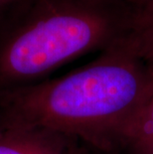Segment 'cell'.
<instances>
[{
  "instance_id": "cell-1",
  "label": "cell",
  "mask_w": 153,
  "mask_h": 154,
  "mask_svg": "<svg viewBox=\"0 0 153 154\" xmlns=\"http://www.w3.org/2000/svg\"><path fill=\"white\" fill-rule=\"evenodd\" d=\"M153 94V73L122 39L71 73L0 93V128L26 127L120 154L129 125Z\"/></svg>"
},
{
  "instance_id": "cell-2",
  "label": "cell",
  "mask_w": 153,
  "mask_h": 154,
  "mask_svg": "<svg viewBox=\"0 0 153 154\" xmlns=\"http://www.w3.org/2000/svg\"><path fill=\"white\" fill-rule=\"evenodd\" d=\"M132 10L128 0H33L0 27V93L103 51L128 32Z\"/></svg>"
},
{
  "instance_id": "cell-3",
  "label": "cell",
  "mask_w": 153,
  "mask_h": 154,
  "mask_svg": "<svg viewBox=\"0 0 153 154\" xmlns=\"http://www.w3.org/2000/svg\"><path fill=\"white\" fill-rule=\"evenodd\" d=\"M79 142L61 134L26 127L0 128V154H80Z\"/></svg>"
},
{
  "instance_id": "cell-4",
  "label": "cell",
  "mask_w": 153,
  "mask_h": 154,
  "mask_svg": "<svg viewBox=\"0 0 153 154\" xmlns=\"http://www.w3.org/2000/svg\"><path fill=\"white\" fill-rule=\"evenodd\" d=\"M121 39L153 73V0L133 5L129 30Z\"/></svg>"
},
{
  "instance_id": "cell-5",
  "label": "cell",
  "mask_w": 153,
  "mask_h": 154,
  "mask_svg": "<svg viewBox=\"0 0 153 154\" xmlns=\"http://www.w3.org/2000/svg\"><path fill=\"white\" fill-rule=\"evenodd\" d=\"M120 154H153V94L129 125Z\"/></svg>"
},
{
  "instance_id": "cell-6",
  "label": "cell",
  "mask_w": 153,
  "mask_h": 154,
  "mask_svg": "<svg viewBox=\"0 0 153 154\" xmlns=\"http://www.w3.org/2000/svg\"><path fill=\"white\" fill-rule=\"evenodd\" d=\"M33 0H0V27L18 15Z\"/></svg>"
},
{
  "instance_id": "cell-7",
  "label": "cell",
  "mask_w": 153,
  "mask_h": 154,
  "mask_svg": "<svg viewBox=\"0 0 153 154\" xmlns=\"http://www.w3.org/2000/svg\"><path fill=\"white\" fill-rule=\"evenodd\" d=\"M128 1L131 3L132 5H135V4H137L138 2H140L141 0H128Z\"/></svg>"
},
{
  "instance_id": "cell-8",
  "label": "cell",
  "mask_w": 153,
  "mask_h": 154,
  "mask_svg": "<svg viewBox=\"0 0 153 154\" xmlns=\"http://www.w3.org/2000/svg\"><path fill=\"white\" fill-rule=\"evenodd\" d=\"M80 154H86V153H84V150H82V152H81Z\"/></svg>"
}]
</instances>
